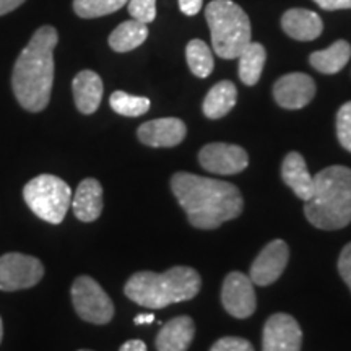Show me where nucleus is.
<instances>
[{
    "label": "nucleus",
    "mask_w": 351,
    "mask_h": 351,
    "mask_svg": "<svg viewBox=\"0 0 351 351\" xmlns=\"http://www.w3.org/2000/svg\"><path fill=\"white\" fill-rule=\"evenodd\" d=\"M127 5L132 20L148 25L156 19V0H129Z\"/></svg>",
    "instance_id": "nucleus-28"
},
{
    "label": "nucleus",
    "mask_w": 351,
    "mask_h": 351,
    "mask_svg": "<svg viewBox=\"0 0 351 351\" xmlns=\"http://www.w3.org/2000/svg\"><path fill=\"white\" fill-rule=\"evenodd\" d=\"M213 51L221 59H238L251 43L252 28L247 13L232 0H212L205 8Z\"/></svg>",
    "instance_id": "nucleus-5"
},
{
    "label": "nucleus",
    "mask_w": 351,
    "mask_h": 351,
    "mask_svg": "<svg viewBox=\"0 0 351 351\" xmlns=\"http://www.w3.org/2000/svg\"><path fill=\"white\" fill-rule=\"evenodd\" d=\"M221 302L226 313L236 319H247L256 313L257 300L254 283L247 275L231 271L223 282Z\"/></svg>",
    "instance_id": "nucleus-9"
},
{
    "label": "nucleus",
    "mask_w": 351,
    "mask_h": 351,
    "mask_svg": "<svg viewBox=\"0 0 351 351\" xmlns=\"http://www.w3.org/2000/svg\"><path fill=\"white\" fill-rule=\"evenodd\" d=\"M202 3H204V0H179V8H181L182 13L192 16L200 12Z\"/></svg>",
    "instance_id": "nucleus-32"
},
{
    "label": "nucleus",
    "mask_w": 351,
    "mask_h": 351,
    "mask_svg": "<svg viewBox=\"0 0 351 351\" xmlns=\"http://www.w3.org/2000/svg\"><path fill=\"white\" fill-rule=\"evenodd\" d=\"M119 351H147V345L142 340H127Z\"/></svg>",
    "instance_id": "nucleus-34"
},
{
    "label": "nucleus",
    "mask_w": 351,
    "mask_h": 351,
    "mask_svg": "<svg viewBox=\"0 0 351 351\" xmlns=\"http://www.w3.org/2000/svg\"><path fill=\"white\" fill-rule=\"evenodd\" d=\"M324 10H350L351 0H314Z\"/></svg>",
    "instance_id": "nucleus-31"
},
{
    "label": "nucleus",
    "mask_w": 351,
    "mask_h": 351,
    "mask_svg": "<svg viewBox=\"0 0 351 351\" xmlns=\"http://www.w3.org/2000/svg\"><path fill=\"white\" fill-rule=\"evenodd\" d=\"M186 57L191 72L199 78H207L213 72L215 60L212 49L202 39H192L186 47Z\"/></svg>",
    "instance_id": "nucleus-24"
},
{
    "label": "nucleus",
    "mask_w": 351,
    "mask_h": 351,
    "mask_svg": "<svg viewBox=\"0 0 351 351\" xmlns=\"http://www.w3.org/2000/svg\"><path fill=\"white\" fill-rule=\"evenodd\" d=\"M195 337V324L189 315H179L165 324L156 335L158 351H187Z\"/></svg>",
    "instance_id": "nucleus-15"
},
{
    "label": "nucleus",
    "mask_w": 351,
    "mask_h": 351,
    "mask_svg": "<svg viewBox=\"0 0 351 351\" xmlns=\"http://www.w3.org/2000/svg\"><path fill=\"white\" fill-rule=\"evenodd\" d=\"M78 351H91V350H78Z\"/></svg>",
    "instance_id": "nucleus-37"
},
{
    "label": "nucleus",
    "mask_w": 351,
    "mask_h": 351,
    "mask_svg": "<svg viewBox=\"0 0 351 351\" xmlns=\"http://www.w3.org/2000/svg\"><path fill=\"white\" fill-rule=\"evenodd\" d=\"M289 258V247L283 239L271 241L262 249L251 265L249 278L258 287H269L282 276Z\"/></svg>",
    "instance_id": "nucleus-12"
},
{
    "label": "nucleus",
    "mask_w": 351,
    "mask_h": 351,
    "mask_svg": "<svg viewBox=\"0 0 351 351\" xmlns=\"http://www.w3.org/2000/svg\"><path fill=\"white\" fill-rule=\"evenodd\" d=\"M199 163L210 173L231 176L244 171L249 165L247 152L231 143H208L199 153Z\"/></svg>",
    "instance_id": "nucleus-11"
},
{
    "label": "nucleus",
    "mask_w": 351,
    "mask_h": 351,
    "mask_svg": "<svg viewBox=\"0 0 351 351\" xmlns=\"http://www.w3.org/2000/svg\"><path fill=\"white\" fill-rule=\"evenodd\" d=\"M239 78L244 85L254 86L261 80L267 51L261 43H249L239 54Z\"/></svg>",
    "instance_id": "nucleus-23"
},
{
    "label": "nucleus",
    "mask_w": 351,
    "mask_h": 351,
    "mask_svg": "<svg viewBox=\"0 0 351 351\" xmlns=\"http://www.w3.org/2000/svg\"><path fill=\"white\" fill-rule=\"evenodd\" d=\"M59 41L54 26H41L21 51L12 73V88L20 106L29 112L47 108L54 85V49Z\"/></svg>",
    "instance_id": "nucleus-2"
},
{
    "label": "nucleus",
    "mask_w": 351,
    "mask_h": 351,
    "mask_svg": "<svg viewBox=\"0 0 351 351\" xmlns=\"http://www.w3.org/2000/svg\"><path fill=\"white\" fill-rule=\"evenodd\" d=\"M109 104L117 114L125 117H138L148 112L150 109V99L143 96H134L125 91H114L109 98Z\"/></svg>",
    "instance_id": "nucleus-25"
},
{
    "label": "nucleus",
    "mask_w": 351,
    "mask_h": 351,
    "mask_svg": "<svg viewBox=\"0 0 351 351\" xmlns=\"http://www.w3.org/2000/svg\"><path fill=\"white\" fill-rule=\"evenodd\" d=\"M135 326H142V324H152L155 322V315L153 314H138L137 317L134 319Z\"/></svg>",
    "instance_id": "nucleus-35"
},
{
    "label": "nucleus",
    "mask_w": 351,
    "mask_h": 351,
    "mask_svg": "<svg viewBox=\"0 0 351 351\" xmlns=\"http://www.w3.org/2000/svg\"><path fill=\"white\" fill-rule=\"evenodd\" d=\"M103 187L93 178L83 179L78 184L75 195L72 199V208L75 217L83 223H91L99 218L103 212Z\"/></svg>",
    "instance_id": "nucleus-16"
},
{
    "label": "nucleus",
    "mask_w": 351,
    "mask_h": 351,
    "mask_svg": "<svg viewBox=\"0 0 351 351\" xmlns=\"http://www.w3.org/2000/svg\"><path fill=\"white\" fill-rule=\"evenodd\" d=\"M282 28L296 41H313L322 34V19L315 12L306 8H291L282 16Z\"/></svg>",
    "instance_id": "nucleus-17"
},
{
    "label": "nucleus",
    "mask_w": 351,
    "mask_h": 351,
    "mask_svg": "<svg viewBox=\"0 0 351 351\" xmlns=\"http://www.w3.org/2000/svg\"><path fill=\"white\" fill-rule=\"evenodd\" d=\"M210 351H256L251 341L239 337H223L215 343Z\"/></svg>",
    "instance_id": "nucleus-29"
},
{
    "label": "nucleus",
    "mask_w": 351,
    "mask_h": 351,
    "mask_svg": "<svg viewBox=\"0 0 351 351\" xmlns=\"http://www.w3.org/2000/svg\"><path fill=\"white\" fill-rule=\"evenodd\" d=\"M236 101H238V90H236L234 83L223 80L212 86V90L205 96L202 109L208 119H221L234 108Z\"/></svg>",
    "instance_id": "nucleus-20"
},
{
    "label": "nucleus",
    "mask_w": 351,
    "mask_h": 351,
    "mask_svg": "<svg viewBox=\"0 0 351 351\" xmlns=\"http://www.w3.org/2000/svg\"><path fill=\"white\" fill-rule=\"evenodd\" d=\"M315 96V83L306 73L293 72L280 77L274 85L276 104L285 109H301L307 106Z\"/></svg>",
    "instance_id": "nucleus-13"
},
{
    "label": "nucleus",
    "mask_w": 351,
    "mask_h": 351,
    "mask_svg": "<svg viewBox=\"0 0 351 351\" xmlns=\"http://www.w3.org/2000/svg\"><path fill=\"white\" fill-rule=\"evenodd\" d=\"M2 337H3V324H2V319H0V341H2Z\"/></svg>",
    "instance_id": "nucleus-36"
},
{
    "label": "nucleus",
    "mask_w": 351,
    "mask_h": 351,
    "mask_svg": "<svg viewBox=\"0 0 351 351\" xmlns=\"http://www.w3.org/2000/svg\"><path fill=\"white\" fill-rule=\"evenodd\" d=\"M72 302L78 317L95 326H104L114 317V304L96 280L82 275L72 285Z\"/></svg>",
    "instance_id": "nucleus-7"
},
{
    "label": "nucleus",
    "mask_w": 351,
    "mask_h": 351,
    "mask_svg": "<svg viewBox=\"0 0 351 351\" xmlns=\"http://www.w3.org/2000/svg\"><path fill=\"white\" fill-rule=\"evenodd\" d=\"M350 57V43H346L345 39H339L332 46H328L327 49L313 52L309 57V62L317 72L326 73V75H333V73H339L348 64Z\"/></svg>",
    "instance_id": "nucleus-21"
},
{
    "label": "nucleus",
    "mask_w": 351,
    "mask_h": 351,
    "mask_svg": "<svg viewBox=\"0 0 351 351\" xmlns=\"http://www.w3.org/2000/svg\"><path fill=\"white\" fill-rule=\"evenodd\" d=\"M171 191L187 213L189 221L199 230H215L243 213L244 200L231 182L191 173H176Z\"/></svg>",
    "instance_id": "nucleus-1"
},
{
    "label": "nucleus",
    "mask_w": 351,
    "mask_h": 351,
    "mask_svg": "<svg viewBox=\"0 0 351 351\" xmlns=\"http://www.w3.org/2000/svg\"><path fill=\"white\" fill-rule=\"evenodd\" d=\"M337 137L341 147L351 153V101L345 103L337 112Z\"/></svg>",
    "instance_id": "nucleus-27"
},
{
    "label": "nucleus",
    "mask_w": 351,
    "mask_h": 351,
    "mask_svg": "<svg viewBox=\"0 0 351 351\" xmlns=\"http://www.w3.org/2000/svg\"><path fill=\"white\" fill-rule=\"evenodd\" d=\"M283 182L291 189L301 200H309L314 192V178L307 169L306 160L301 153L291 152L285 156L282 165Z\"/></svg>",
    "instance_id": "nucleus-19"
},
{
    "label": "nucleus",
    "mask_w": 351,
    "mask_h": 351,
    "mask_svg": "<svg viewBox=\"0 0 351 351\" xmlns=\"http://www.w3.org/2000/svg\"><path fill=\"white\" fill-rule=\"evenodd\" d=\"M202 280L192 267L178 265L173 269L155 271H137L127 280L124 293L130 301L148 309H163L174 302L189 301L199 295Z\"/></svg>",
    "instance_id": "nucleus-4"
},
{
    "label": "nucleus",
    "mask_w": 351,
    "mask_h": 351,
    "mask_svg": "<svg viewBox=\"0 0 351 351\" xmlns=\"http://www.w3.org/2000/svg\"><path fill=\"white\" fill-rule=\"evenodd\" d=\"M21 3H25V0H0V16L13 12L15 8H19Z\"/></svg>",
    "instance_id": "nucleus-33"
},
{
    "label": "nucleus",
    "mask_w": 351,
    "mask_h": 351,
    "mask_svg": "<svg viewBox=\"0 0 351 351\" xmlns=\"http://www.w3.org/2000/svg\"><path fill=\"white\" fill-rule=\"evenodd\" d=\"M138 140L152 148L178 147L186 138L187 127L178 117H163L145 122L137 130Z\"/></svg>",
    "instance_id": "nucleus-14"
},
{
    "label": "nucleus",
    "mask_w": 351,
    "mask_h": 351,
    "mask_svg": "<svg viewBox=\"0 0 351 351\" xmlns=\"http://www.w3.org/2000/svg\"><path fill=\"white\" fill-rule=\"evenodd\" d=\"M302 330L289 314H274L263 326L262 351H301Z\"/></svg>",
    "instance_id": "nucleus-10"
},
{
    "label": "nucleus",
    "mask_w": 351,
    "mask_h": 351,
    "mask_svg": "<svg viewBox=\"0 0 351 351\" xmlns=\"http://www.w3.org/2000/svg\"><path fill=\"white\" fill-rule=\"evenodd\" d=\"M129 0H73V10L82 19H98L121 10Z\"/></svg>",
    "instance_id": "nucleus-26"
},
{
    "label": "nucleus",
    "mask_w": 351,
    "mask_h": 351,
    "mask_svg": "<svg viewBox=\"0 0 351 351\" xmlns=\"http://www.w3.org/2000/svg\"><path fill=\"white\" fill-rule=\"evenodd\" d=\"M44 276L39 258L21 252H8L0 257V291H19L36 287Z\"/></svg>",
    "instance_id": "nucleus-8"
},
{
    "label": "nucleus",
    "mask_w": 351,
    "mask_h": 351,
    "mask_svg": "<svg viewBox=\"0 0 351 351\" xmlns=\"http://www.w3.org/2000/svg\"><path fill=\"white\" fill-rule=\"evenodd\" d=\"M339 271L341 280L348 285L350 291H351V243L346 244L341 251L340 257H339Z\"/></svg>",
    "instance_id": "nucleus-30"
},
{
    "label": "nucleus",
    "mask_w": 351,
    "mask_h": 351,
    "mask_svg": "<svg viewBox=\"0 0 351 351\" xmlns=\"http://www.w3.org/2000/svg\"><path fill=\"white\" fill-rule=\"evenodd\" d=\"M75 106L82 114L98 111L103 99V80L93 70H82L72 83Z\"/></svg>",
    "instance_id": "nucleus-18"
},
{
    "label": "nucleus",
    "mask_w": 351,
    "mask_h": 351,
    "mask_svg": "<svg viewBox=\"0 0 351 351\" xmlns=\"http://www.w3.org/2000/svg\"><path fill=\"white\" fill-rule=\"evenodd\" d=\"M304 215L319 230L335 231L351 223V169L328 166L315 174L314 192L306 200Z\"/></svg>",
    "instance_id": "nucleus-3"
},
{
    "label": "nucleus",
    "mask_w": 351,
    "mask_h": 351,
    "mask_svg": "<svg viewBox=\"0 0 351 351\" xmlns=\"http://www.w3.org/2000/svg\"><path fill=\"white\" fill-rule=\"evenodd\" d=\"M23 199L38 218L51 225H59L72 205V191L57 176L41 174L23 187Z\"/></svg>",
    "instance_id": "nucleus-6"
},
{
    "label": "nucleus",
    "mask_w": 351,
    "mask_h": 351,
    "mask_svg": "<svg viewBox=\"0 0 351 351\" xmlns=\"http://www.w3.org/2000/svg\"><path fill=\"white\" fill-rule=\"evenodd\" d=\"M148 28L145 23L137 20L124 21L117 26L109 36V46L116 52H129L137 49L138 46L147 41Z\"/></svg>",
    "instance_id": "nucleus-22"
}]
</instances>
